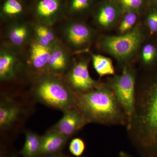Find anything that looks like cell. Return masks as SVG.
Here are the masks:
<instances>
[{"mask_svg":"<svg viewBox=\"0 0 157 157\" xmlns=\"http://www.w3.org/2000/svg\"><path fill=\"white\" fill-rule=\"evenodd\" d=\"M52 48V46L46 47L41 45L37 40L32 43L30 50V61L34 70L40 72L47 69Z\"/></svg>","mask_w":157,"mask_h":157,"instance_id":"4fadbf2b","label":"cell"},{"mask_svg":"<svg viewBox=\"0 0 157 157\" xmlns=\"http://www.w3.org/2000/svg\"></svg>","mask_w":157,"mask_h":157,"instance_id":"4dcf8cb0","label":"cell"},{"mask_svg":"<svg viewBox=\"0 0 157 157\" xmlns=\"http://www.w3.org/2000/svg\"><path fill=\"white\" fill-rule=\"evenodd\" d=\"M17 157L14 156V157Z\"/></svg>","mask_w":157,"mask_h":157,"instance_id":"f546056e","label":"cell"},{"mask_svg":"<svg viewBox=\"0 0 157 157\" xmlns=\"http://www.w3.org/2000/svg\"><path fill=\"white\" fill-rule=\"evenodd\" d=\"M145 37L144 29L138 23L135 28L126 33L103 37L100 40L99 46L119 62L124 63L135 56Z\"/></svg>","mask_w":157,"mask_h":157,"instance_id":"277c9868","label":"cell"},{"mask_svg":"<svg viewBox=\"0 0 157 157\" xmlns=\"http://www.w3.org/2000/svg\"><path fill=\"white\" fill-rule=\"evenodd\" d=\"M29 35L28 27L23 24L12 26L9 32V40L13 45L17 46L24 44L28 38Z\"/></svg>","mask_w":157,"mask_h":157,"instance_id":"603a6c76","label":"cell"},{"mask_svg":"<svg viewBox=\"0 0 157 157\" xmlns=\"http://www.w3.org/2000/svg\"><path fill=\"white\" fill-rule=\"evenodd\" d=\"M70 63L69 55L61 45L54 44L48 59L47 70L52 74H60L65 72Z\"/></svg>","mask_w":157,"mask_h":157,"instance_id":"8fae6325","label":"cell"},{"mask_svg":"<svg viewBox=\"0 0 157 157\" xmlns=\"http://www.w3.org/2000/svg\"><path fill=\"white\" fill-rule=\"evenodd\" d=\"M43 156V157H65L64 156L59 155V154H56L45 155Z\"/></svg>","mask_w":157,"mask_h":157,"instance_id":"f1b7e54d","label":"cell"},{"mask_svg":"<svg viewBox=\"0 0 157 157\" xmlns=\"http://www.w3.org/2000/svg\"><path fill=\"white\" fill-rule=\"evenodd\" d=\"M35 32L36 36L43 37L47 39L52 44H55L56 37L53 31L45 24L37 25L35 28Z\"/></svg>","mask_w":157,"mask_h":157,"instance_id":"d4e9b609","label":"cell"},{"mask_svg":"<svg viewBox=\"0 0 157 157\" xmlns=\"http://www.w3.org/2000/svg\"><path fill=\"white\" fill-rule=\"evenodd\" d=\"M27 7L24 0H2L1 14L2 17L13 18L24 15Z\"/></svg>","mask_w":157,"mask_h":157,"instance_id":"ac0fdd59","label":"cell"},{"mask_svg":"<svg viewBox=\"0 0 157 157\" xmlns=\"http://www.w3.org/2000/svg\"><path fill=\"white\" fill-rule=\"evenodd\" d=\"M140 14L135 12L122 13L118 23V31L120 35L128 33L138 24Z\"/></svg>","mask_w":157,"mask_h":157,"instance_id":"ffe728a7","label":"cell"},{"mask_svg":"<svg viewBox=\"0 0 157 157\" xmlns=\"http://www.w3.org/2000/svg\"><path fill=\"white\" fill-rule=\"evenodd\" d=\"M127 117V125L132 119L136 102V75L128 66H124L121 74L110 78L108 84Z\"/></svg>","mask_w":157,"mask_h":157,"instance_id":"5b68a950","label":"cell"},{"mask_svg":"<svg viewBox=\"0 0 157 157\" xmlns=\"http://www.w3.org/2000/svg\"><path fill=\"white\" fill-rule=\"evenodd\" d=\"M31 11L42 23H52L66 14L65 0H33Z\"/></svg>","mask_w":157,"mask_h":157,"instance_id":"52a82bcc","label":"cell"},{"mask_svg":"<svg viewBox=\"0 0 157 157\" xmlns=\"http://www.w3.org/2000/svg\"><path fill=\"white\" fill-rule=\"evenodd\" d=\"M92 14L96 24L107 29L117 23L122 13L114 0H101L96 4Z\"/></svg>","mask_w":157,"mask_h":157,"instance_id":"ba28073f","label":"cell"},{"mask_svg":"<svg viewBox=\"0 0 157 157\" xmlns=\"http://www.w3.org/2000/svg\"><path fill=\"white\" fill-rule=\"evenodd\" d=\"M67 80L71 89L78 93L87 92L102 84L90 75L88 63L86 59L80 60L73 64L68 73Z\"/></svg>","mask_w":157,"mask_h":157,"instance_id":"8992f818","label":"cell"},{"mask_svg":"<svg viewBox=\"0 0 157 157\" xmlns=\"http://www.w3.org/2000/svg\"><path fill=\"white\" fill-rule=\"evenodd\" d=\"M140 60L147 67H153L157 64V43L147 42L144 44L140 51Z\"/></svg>","mask_w":157,"mask_h":157,"instance_id":"44dd1931","label":"cell"},{"mask_svg":"<svg viewBox=\"0 0 157 157\" xmlns=\"http://www.w3.org/2000/svg\"><path fill=\"white\" fill-rule=\"evenodd\" d=\"M148 6L157 5V0H146Z\"/></svg>","mask_w":157,"mask_h":157,"instance_id":"4316f807","label":"cell"},{"mask_svg":"<svg viewBox=\"0 0 157 157\" xmlns=\"http://www.w3.org/2000/svg\"><path fill=\"white\" fill-rule=\"evenodd\" d=\"M93 67L100 77L115 76V71L111 59L100 54L91 55Z\"/></svg>","mask_w":157,"mask_h":157,"instance_id":"d6986e66","label":"cell"},{"mask_svg":"<svg viewBox=\"0 0 157 157\" xmlns=\"http://www.w3.org/2000/svg\"><path fill=\"white\" fill-rule=\"evenodd\" d=\"M17 59L11 51L2 49L0 53V79L9 81L14 78L16 73Z\"/></svg>","mask_w":157,"mask_h":157,"instance_id":"5bb4252c","label":"cell"},{"mask_svg":"<svg viewBox=\"0 0 157 157\" xmlns=\"http://www.w3.org/2000/svg\"><path fill=\"white\" fill-rule=\"evenodd\" d=\"M126 127L142 154L157 157V71L143 89L136 91L135 110Z\"/></svg>","mask_w":157,"mask_h":157,"instance_id":"6da1fadb","label":"cell"},{"mask_svg":"<svg viewBox=\"0 0 157 157\" xmlns=\"http://www.w3.org/2000/svg\"><path fill=\"white\" fill-rule=\"evenodd\" d=\"M121 13L127 12L144 13L148 7L146 0H114Z\"/></svg>","mask_w":157,"mask_h":157,"instance_id":"7402d4cb","label":"cell"},{"mask_svg":"<svg viewBox=\"0 0 157 157\" xmlns=\"http://www.w3.org/2000/svg\"><path fill=\"white\" fill-rule=\"evenodd\" d=\"M34 94L42 104L63 112L76 108L74 91L53 74L40 76L34 86Z\"/></svg>","mask_w":157,"mask_h":157,"instance_id":"3957f363","label":"cell"},{"mask_svg":"<svg viewBox=\"0 0 157 157\" xmlns=\"http://www.w3.org/2000/svg\"><path fill=\"white\" fill-rule=\"evenodd\" d=\"M63 115L51 130L55 131L69 139L88 124L76 108L66 110Z\"/></svg>","mask_w":157,"mask_h":157,"instance_id":"9c48e42d","label":"cell"},{"mask_svg":"<svg viewBox=\"0 0 157 157\" xmlns=\"http://www.w3.org/2000/svg\"><path fill=\"white\" fill-rule=\"evenodd\" d=\"M118 157H134L132 156L131 155L128 154L126 153L123 151H121Z\"/></svg>","mask_w":157,"mask_h":157,"instance_id":"83f0119b","label":"cell"},{"mask_svg":"<svg viewBox=\"0 0 157 157\" xmlns=\"http://www.w3.org/2000/svg\"><path fill=\"white\" fill-rule=\"evenodd\" d=\"M66 14L81 16L92 13L97 3L95 0H65Z\"/></svg>","mask_w":157,"mask_h":157,"instance_id":"2e32d148","label":"cell"},{"mask_svg":"<svg viewBox=\"0 0 157 157\" xmlns=\"http://www.w3.org/2000/svg\"><path fill=\"white\" fill-rule=\"evenodd\" d=\"M41 136L30 131L25 132V141L20 154L23 157H37L40 155Z\"/></svg>","mask_w":157,"mask_h":157,"instance_id":"e0dca14e","label":"cell"},{"mask_svg":"<svg viewBox=\"0 0 157 157\" xmlns=\"http://www.w3.org/2000/svg\"><path fill=\"white\" fill-rule=\"evenodd\" d=\"M74 92L76 109L88 123L127 126L126 115L108 85L102 83L86 93Z\"/></svg>","mask_w":157,"mask_h":157,"instance_id":"7a4b0ae2","label":"cell"},{"mask_svg":"<svg viewBox=\"0 0 157 157\" xmlns=\"http://www.w3.org/2000/svg\"><path fill=\"white\" fill-rule=\"evenodd\" d=\"M65 36L69 43L77 49H82L89 45L92 41L94 33L91 28L80 21L70 23L66 27Z\"/></svg>","mask_w":157,"mask_h":157,"instance_id":"30bf717a","label":"cell"},{"mask_svg":"<svg viewBox=\"0 0 157 157\" xmlns=\"http://www.w3.org/2000/svg\"><path fill=\"white\" fill-rule=\"evenodd\" d=\"M85 149L83 140L79 138H75L71 140L69 145V150L71 154L76 157H79L83 153Z\"/></svg>","mask_w":157,"mask_h":157,"instance_id":"484cf974","label":"cell"},{"mask_svg":"<svg viewBox=\"0 0 157 157\" xmlns=\"http://www.w3.org/2000/svg\"></svg>","mask_w":157,"mask_h":157,"instance_id":"1f68e13d","label":"cell"},{"mask_svg":"<svg viewBox=\"0 0 157 157\" xmlns=\"http://www.w3.org/2000/svg\"><path fill=\"white\" fill-rule=\"evenodd\" d=\"M68 139L67 137L50 129L41 136L40 155L59 154L63 148Z\"/></svg>","mask_w":157,"mask_h":157,"instance_id":"7c38bea8","label":"cell"},{"mask_svg":"<svg viewBox=\"0 0 157 157\" xmlns=\"http://www.w3.org/2000/svg\"><path fill=\"white\" fill-rule=\"evenodd\" d=\"M20 109L11 100L1 101L0 104V127L2 129L9 128L17 120Z\"/></svg>","mask_w":157,"mask_h":157,"instance_id":"9a60e30c","label":"cell"},{"mask_svg":"<svg viewBox=\"0 0 157 157\" xmlns=\"http://www.w3.org/2000/svg\"><path fill=\"white\" fill-rule=\"evenodd\" d=\"M144 13L147 30L151 36H157V5L148 6Z\"/></svg>","mask_w":157,"mask_h":157,"instance_id":"cb8c5ba5","label":"cell"}]
</instances>
